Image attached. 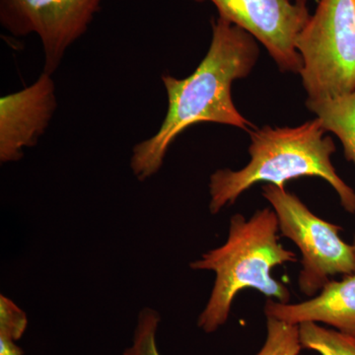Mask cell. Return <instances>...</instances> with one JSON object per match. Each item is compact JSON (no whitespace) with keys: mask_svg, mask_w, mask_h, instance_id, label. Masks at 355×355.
Masks as SVG:
<instances>
[{"mask_svg":"<svg viewBox=\"0 0 355 355\" xmlns=\"http://www.w3.org/2000/svg\"><path fill=\"white\" fill-rule=\"evenodd\" d=\"M55 90L51 74L44 71L29 87L0 99L2 163L19 160L25 148L37 144L57 108Z\"/></svg>","mask_w":355,"mask_h":355,"instance_id":"8","label":"cell"},{"mask_svg":"<svg viewBox=\"0 0 355 355\" xmlns=\"http://www.w3.org/2000/svg\"><path fill=\"white\" fill-rule=\"evenodd\" d=\"M352 246H354V252H355V237H354V243H352Z\"/></svg>","mask_w":355,"mask_h":355,"instance_id":"16","label":"cell"},{"mask_svg":"<svg viewBox=\"0 0 355 355\" xmlns=\"http://www.w3.org/2000/svg\"><path fill=\"white\" fill-rule=\"evenodd\" d=\"M295 44L308 99L355 91V0H319Z\"/></svg>","mask_w":355,"mask_h":355,"instance_id":"4","label":"cell"},{"mask_svg":"<svg viewBox=\"0 0 355 355\" xmlns=\"http://www.w3.org/2000/svg\"><path fill=\"white\" fill-rule=\"evenodd\" d=\"M299 331L303 349L320 355H355V336L310 322L299 324Z\"/></svg>","mask_w":355,"mask_h":355,"instance_id":"11","label":"cell"},{"mask_svg":"<svg viewBox=\"0 0 355 355\" xmlns=\"http://www.w3.org/2000/svg\"><path fill=\"white\" fill-rule=\"evenodd\" d=\"M266 317L293 324L323 323L355 336V272L340 282L331 280L310 300L297 304L268 299Z\"/></svg>","mask_w":355,"mask_h":355,"instance_id":"9","label":"cell"},{"mask_svg":"<svg viewBox=\"0 0 355 355\" xmlns=\"http://www.w3.org/2000/svg\"><path fill=\"white\" fill-rule=\"evenodd\" d=\"M0 355H23V350L16 345L15 340L0 336Z\"/></svg>","mask_w":355,"mask_h":355,"instance_id":"15","label":"cell"},{"mask_svg":"<svg viewBox=\"0 0 355 355\" xmlns=\"http://www.w3.org/2000/svg\"><path fill=\"white\" fill-rule=\"evenodd\" d=\"M319 119L298 127L270 125L250 130V162L238 171L217 170L209 180V211L216 214L259 183L284 189L287 182L318 177L330 184L343 209L355 214V191L338 176L331 155L336 146Z\"/></svg>","mask_w":355,"mask_h":355,"instance_id":"2","label":"cell"},{"mask_svg":"<svg viewBox=\"0 0 355 355\" xmlns=\"http://www.w3.org/2000/svg\"><path fill=\"white\" fill-rule=\"evenodd\" d=\"M279 231V219L270 207L258 210L249 219L235 214L227 241L191 261V270L216 273L211 294L198 320L205 333H214L227 322L233 301L243 289H256L268 299L289 303L291 292L273 279L272 270L294 263L296 256L280 244Z\"/></svg>","mask_w":355,"mask_h":355,"instance_id":"3","label":"cell"},{"mask_svg":"<svg viewBox=\"0 0 355 355\" xmlns=\"http://www.w3.org/2000/svg\"><path fill=\"white\" fill-rule=\"evenodd\" d=\"M159 323L160 316L156 311L150 308L140 311L132 345L125 349L123 355H160L156 343Z\"/></svg>","mask_w":355,"mask_h":355,"instance_id":"13","label":"cell"},{"mask_svg":"<svg viewBox=\"0 0 355 355\" xmlns=\"http://www.w3.org/2000/svg\"><path fill=\"white\" fill-rule=\"evenodd\" d=\"M27 316L10 299L0 297V336L20 340L27 328Z\"/></svg>","mask_w":355,"mask_h":355,"instance_id":"14","label":"cell"},{"mask_svg":"<svg viewBox=\"0 0 355 355\" xmlns=\"http://www.w3.org/2000/svg\"><path fill=\"white\" fill-rule=\"evenodd\" d=\"M102 0H0V23L14 35L41 40L44 71L53 74L65 53L87 31Z\"/></svg>","mask_w":355,"mask_h":355,"instance_id":"6","label":"cell"},{"mask_svg":"<svg viewBox=\"0 0 355 355\" xmlns=\"http://www.w3.org/2000/svg\"><path fill=\"white\" fill-rule=\"evenodd\" d=\"M209 51L190 76H163L168 111L150 139L133 147L130 169L139 181L153 177L162 167L166 153L184 130L198 123H216L250 132L254 125L236 108L232 84L246 78L260 55L257 40L228 21L212 19Z\"/></svg>","mask_w":355,"mask_h":355,"instance_id":"1","label":"cell"},{"mask_svg":"<svg viewBox=\"0 0 355 355\" xmlns=\"http://www.w3.org/2000/svg\"><path fill=\"white\" fill-rule=\"evenodd\" d=\"M210 1L218 17L251 34L268 50L280 71L300 74L296 39L311 17L307 0H195Z\"/></svg>","mask_w":355,"mask_h":355,"instance_id":"7","label":"cell"},{"mask_svg":"<svg viewBox=\"0 0 355 355\" xmlns=\"http://www.w3.org/2000/svg\"><path fill=\"white\" fill-rule=\"evenodd\" d=\"M263 196L277 214L280 232L302 256L298 286L303 294L315 295L334 275L355 272L354 248L340 238L342 227L315 216L286 189L266 184Z\"/></svg>","mask_w":355,"mask_h":355,"instance_id":"5","label":"cell"},{"mask_svg":"<svg viewBox=\"0 0 355 355\" xmlns=\"http://www.w3.org/2000/svg\"><path fill=\"white\" fill-rule=\"evenodd\" d=\"M302 345L299 324L266 317V338L256 355H299Z\"/></svg>","mask_w":355,"mask_h":355,"instance_id":"12","label":"cell"},{"mask_svg":"<svg viewBox=\"0 0 355 355\" xmlns=\"http://www.w3.org/2000/svg\"><path fill=\"white\" fill-rule=\"evenodd\" d=\"M306 107L316 114L326 132L336 135L345 158L355 164V91L329 99H307Z\"/></svg>","mask_w":355,"mask_h":355,"instance_id":"10","label":"cell"}]
</instances>
